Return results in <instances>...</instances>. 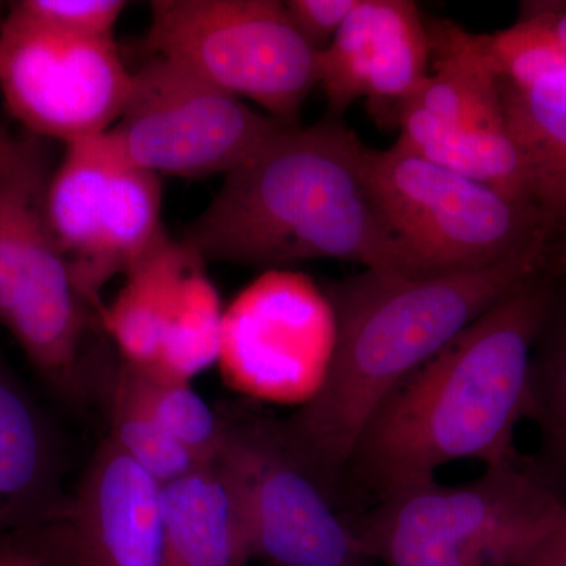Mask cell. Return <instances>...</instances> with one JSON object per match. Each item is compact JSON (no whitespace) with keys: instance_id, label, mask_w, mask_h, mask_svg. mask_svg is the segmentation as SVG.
Listing matches in <instances>:
<instances>
[{"instance_id":"obj_16","label":"cell","mask_w":566,"mask_h":566,"mask_svg":"<svg viewBox=\"0 0 566 566\" xmlns=\"http://www.w3.org/2000/svg\"><path fill=\"white\" fill-rule=\"evenodd\" d=\"M191 260L192 252L164 229L125 275L112 304L104 305L99 323L123 363L142 368L155 363Z\"/></svg>"},{"instance_id":"obj_7","label":"cell","mask_w":566,"mask_h":566,"mask_svg":"<svg viewBox=\"0 0 566 566\" xmlns=\"http://www.w3.org/2000/svg\"><path fill=\"white\" fill-rule=\"evenodd\" d=\"M159 175L134 164L109 132L65 145L48 214L74 286L99 315V294L128 274L163 232Z\"/></svg>"},{"instance_id":"obj_10","label":"cell","mask_w":566,"mask_h":566,"mask_svg":"<svg viewBox=\"0 0 566 566\" xmlns=\"http://www.w3.org/2000/svg\"><path fill=\"white\" fill-rule=\"evenodd\" d=\"M333 304L312 279L271 270L223 311L219 367L234 389L259 400L304 406L333 360Z\"/></svg>"},{"instance_id":"obj_26","label":"cell","mask_w":566,"mask_h":566,"mask_svg":"<svg viewBox=\"0 0 566 566\" xmlns=\"http://www.w3.org/2000/svg\"><path fill=\"white\" fill-rule=\"evenodd\" d=\"M17 6L46 24L92 39H114L126 9L122 0H22Z\"/></svg>"},{"instance_id":"obj_2","label":"cell","mask_w":566,"mask_h":566,"mask_svg":"<svg viewBox=\"0 0 566 566\" xmlns=\"http://www.w3.org/2000/svg\"><path fill=\"white\" fill-rule=\"evenodd\" d=\"M551 240L483 270L412 275L365 270L327 286L337 338L322 389L275 433L319 485L348 469L389 395L505 294L545 270Z\"/></svg>"},{"instance_id":"obj_6","label":"cell","mask_w":566,"mask_h":566,"mask_svg":"<svg viewBox=\"0 0 566 566\" xmlns=\"http://www.w3.org/2000/svg\"><path fill=\"white\" fill-rule=\"evenodd\" d=\"M145 48L174 59L283 126L300 125L319 52L279 0H155Z\"/></svg>"},{"instance_id":"obj_15","label":"cell","mask_w":566,"mask_h":566,"mask_svg":"<svg viewBox=\"0 0 566 566\" xmlns=\"http://www.w3.org/2000/svg\"><path fill=\"white\" fill-rule=\"evenodd\" d=\"M166 566H245L248 524L221 461L197 465L159 488Z\"/></svg>"},{"instance_id":"obj_3","label":"cell","mask_w":566,"mask_h":566,"mask_svg":"<svg viewBox=\"0 0 566 566\" xmlns=\"http://www.w3.org/2000/svg\"><path fill=\"white\" fill-rule=\"evenodd\" d=\"M365 145L340 118L286 126L223 177L180 238L205 263L281 270L340 260L409 275L364 177Z\"/></svg>"},{"instance_id":"obj_12","label":"cell","mask_w":566,"mask_h":566,"mask_svg":"<svg viewBox=\"0 0 566 566\" xmlns=\"http://www.w3.org/2000/svg\"><path fill=\"white\" fill-rule=\"evenodd\" d=\"M57 164L50 140L0 123V324H29L77 294L55 241L48 193Z\"/></svg>"},{"instance_id":"obj_13","label":"cell","mask_w":566,"mask_h":566,"mask_svg":"<svg viewBox=\"0 0 566 566\" xmlns=\"http://www.w3.org/2000/svg\"><path fill=\"white\" fill-rule=\"evenodd\" d=\"M430 62V36L415 2L359 0L319 52L318 85L333 117L367 98L376 120L398 125Z\"/></svg>"},{"instance_id":"obj_4","label":"cell","mask_w":566,"mask_h":566,"mask_svg":"<svg viewBox=\"0 0 566 566\" xmlns=\"http://www.w3.org/2000/svg\"><path fill=\"white\" fill-rule=\"evenodd\" d=\"M565 513L542 476L509 461L464 485L378 501L352 527L364 556L385 566H520Z\"/></svg>"},{"instance_id":"obj_8","label":"cell","mask_w":566,"mask_h":566,"mask_svg":"<svg viewBox=\"0 0 566 566\" xmlns=\"http://www.w3.org/2000/svg\"><path fill=\"white\" fill-rule=\"evenodd\" d=\"M283 128L189 66L151 55L133 71L128 102L109 133L137 166L199 180L226 177Z\"/></svg>"},{"instance_id":"obj_20","label":"cell","mask_w":566,"mask_h":566,"mask_svg":"<svg viewBox=\"0 0 566 566\" xmlns=\"http://www.w3.org/2000/svg\"><path fill=\"white\" fill-rule=\"evenodd\" d=\"M205 266L207 263L192 252L158 356L147 367L163 378L191 382L212 364H218L226 308Z\"/></svg>"},{"instance_id":"obj_14","label":"cell","mask_w":566,"mask_h":566,"mask_svg":"<svg viewBox=\"0 0 566 566\" xmlns=\"http://www.w3.org/2000/svg\"><path fill=\"white\" fill-rule=\"evenodd\" d=\"M159 488L106 439L65 506L77 566H166Z\"/></svg>"},{"instance_id":"obj_29","label":"cell","mask_w":566,"mask_h":566,"mask_svg":"<svg viewBox=\"0 0 566 566\" xmlns=\"http://www.w3.org/2000/svg\"><path fill=\"white\" fill-rule=\"evenodd\" d=\"M520 566H566V513Z\"/></svg>"},{"instance_id":"obj_17","label":"cell","mask_w":566,"mask_h":566,"mask_svg":"<svg viewBox=\"0 0 566 566\" xmlns=\"http://www.w3.org/2000/svg\"><path fill=\"white\" fill-rule=\"evenodd\" d=\"M46 428L31 401L0 374V532L61 515Z\"/></svg>"},{"instance_id":"obj_28","label":"cell","mask_w":566,"mask_h":566,"mask_svg":"<svg viewBox=\"0 0 566 566\" xmlns=\"http://www.w3.org/2000/svg\"><path fill=\"white\" fill-rule=\"evenodd\" d=\"M517 20L531 21L545 29L566 50V0L521 2Z\"/></svg>"},{"instance_id":"obj_27","label":"cell","mask_w":566,"mask_h":566,"mask_svg":"<svg viewBox=\"0 0 566 566\" xmlns=\"http://www.w3.org/2000/svg\"><path fill=\"white\" fill-rule=\"evenodd\" d=\"M283 3L297 32L312 48L322 52L359 0H286Z\"/></svg>"},{"instance_id":"obj_30","label":"cell","mask_w":566,"mask_h":566,"mask_svg":"<svg viewBox=\"0 0 566 566\" xmlns=\"http://www.w3.org/2000/svg\"><path fill=\"white\" fill-rule=\"evenodd\" d=\"M557 264L558 271H560V273L564 274L566 277V233L564 237V241H562L560 249H558Z\"/></svg>"},{"instance_id":"obj_9","label":"cell","mask_w":566,"mask_h":566,"mask_svg":"<svg viewBox=\"0 0 566 566\" xmlns=\"http://www.w3.org/2000/svg\"><path fill=\"white\" fill-rule=\"evenodd\" d=\"M133 71L114 39L74 35L17 3L0 28V92L24 132L63 145L111 132Z\"/></svg>"},{"instance_id":"obj_18","label":"cell","mask_w":566,"mask_h":566,"mask_svg":"<svg viewBox=\"0 0 566 566\" xmlns=\"http://www.w3.org/2000/svg\"><path fill=\"white\" fill-rule=\"evenodd\" d=\"M501 87L506 128L526 161L534 202L566 227V69L528 87Z\"/></svg>"},{"instance_id":"obj_19","label":"cell","mask_w":566,"mask_h":566,"mask_svg":"<svg viewBox=\"0 0 566 566\" xmlns=\"http://www.w3.org/2000/svg\"><path fill=\"white\" fill-rule=\"evenodd\" d=\"M398 126L401 133L397 142L408 150L520 202L535 203L526 161L506 125L457 128L409 104Z\"/></svg>"},{"instance_id":"obj_23","label":"cell","mask_w":566,"mask_h":566,"mask_svg":"<svg viewBox=\"0 0 566 566\" xmlns=\"http://www.w3.org/2000/svg\"><path fill=\"white\" fill-rule=\"evenodd\" d=\"M111 439L159 486L205 464L125 395L112 390Z\"/></svg>"},{"instance_id":"obj_22","label":"cell","mask_w":566,"mask_h":566,"mask_svg":"<svg viewBox=\"0 0 566 566\" xmlns=\"http://www.w3.org/2000/svg\"><path fill=\"white\" fill-rule=\"evenodd\" d=\"M528 419L542 438L536 472L566 502V305L551 312L534 357Z\"/></svg>"},{"instance_id":"obj_11","label":"cell","mask_w":566,"mask_h":566,"mask_svg":"<svg viewBox=\"0 0 566 566\" xmlns=\"http://www.w3.org/2000/svg\"><path fill=\"white\" fill-rule=\"evenodd\" d=\"M219 461L243 505L253 557L274 566L367 564L352 524L335 513L274 427H229Z\"/></svg>"},{"instance_id":"obj_5","label":"cell","mask_w":566,"mask_h":566,"mask_svg":"<svg viewBox=\"0 0 566 566\" xmlns=\"http://www.w3.org/2000/svg\"><path fill=\"white\" fill-rule=\"evenodd\" d=\"M364 177L412 277L493 266L557 229L538 205L428 161L398 142L387 150L365 145Z\"/></svg>"},{"instance_id":"obj_21","label":"cell","mask_w":566,"mask_h":566,"mask_svg":"<svg viewBox=\"0 0 566 566\" xmlns=\"http://www.w3.org/2000/svg\"><path fill=\"white\" fill-rule=\"evenodd\" d=\"M115 392L125 395L202 463L218 460L229 427L189 382L163 378L148 368L120 363Z\"/></svg>"},{"instance_id":"obj_24","label":"cell","mask_w":566,"mask_h":566,"mask_svg":"<svg viewBox=\"0 0 566 566\" xmlns=\"http://www.w3.org/2000/svg\"><path fill=\"white\" fill-rule=\"evenodd\" d=\"M475 41L499 80L513 87H528L566 69V50L531 21L516 20L504 31L475 33Z\"/></svg>"},{"instance_id":"obj_25","label":"cell","mask_w":566,"mask_h":566,"mask_svg":"<svg viewBox=\"0 0 566 566\" xmlns=\"http://www.w3.org/2000/svg\"><path fill=\"white\" fill-rule=\"evenodd\" d=\"M0 566H77L65 509L51 520L0 532Z\"/></svg>"},{"instance_id":"obj_1","label":"cell","mask_w":566,"mask_h":566,"mask_svg":"<svg viewBox=\"0 0 566 566\" xmlns=\"http://www.w3.org/2000/svg\"><path fill=\"white\" fill-rule=\"evenodd\" d=\"M542 273L420 365L371 417L348 468L378 501L434 482L455 461H516L513 436L528 416L536 344L556 301Z\"/></svg>"}]
</instances>
